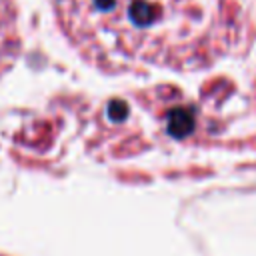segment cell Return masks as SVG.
<instances>
[{
    "instance_id": "6da1fadb",
    "label": "cell",
    "mask_w": 256,
    "mask_h": 256,
    "mask_svg": "<svg viewBox=\"0 0 256 256\" xmlns=\"http://www.w3.org/2000/svg\"><path fill=\"white\" fill-rule=\"evenodd\" d=\"M76 50L108 70L188 66L218 44L224 0H52Z\"/></svg>"
},
{
    "instance_id": "7a4b0ae2",
    "label": "cell",
    "mask_w": 256,
    "mask_h": 256,
    "mask_svg": "<svg viewBox=\"0 0 256 256\" xmlns=\"http://www.w3.org/2000/svg\"><path fill=\"white\" fill-rule=\"evenodd\" d=\"M16 52V14L10 0H0V70Z\"/></svg>"
}]
</instances>
